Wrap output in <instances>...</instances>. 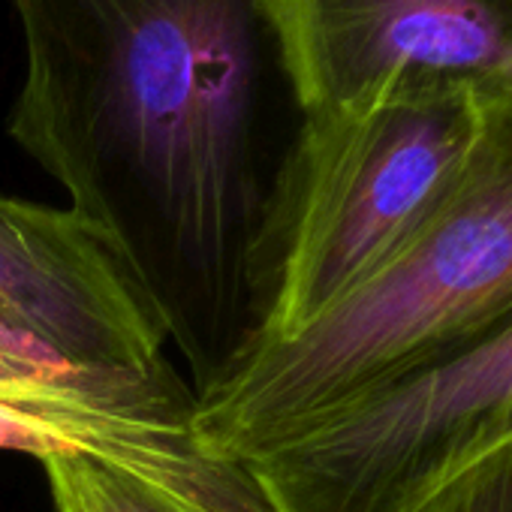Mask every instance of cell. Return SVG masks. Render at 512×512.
Listing matches in <instances>:
<instances>
[{
	"label": "cell",
	"instance_id": "6da1fadb",
	"mask_svg": "<svg viewBox=\"0 0 512 512\" xmlns=\"http://www.w3.org/2000/svg\"><path fill=\"white\" fill-rule=\"evenodd\" d=\"M7 130L115 253L196 398L266 332L302 112L266 0H13Z\"/></svg>",
	"mask_w": 512,
	"mask_h": 512
},
{
	"label": "cell",
	"instance_id": "ba28073f",
	"mask_svg": "<svg viewBox=\"0 0 512 512\" xmlns=\"http://www.w3.org/2000/svg\"><path fill=\"white\" fill-rule=\"evenodd\" d=\"M40 464L55 512H196L175 494L91 458L49 455Z\"/></svg>",
	"mask_w": 512,
	"mask_h": 512
},
{
	"label": "cell",
	"instance_id": "8992f818",
	"mask_svg": "<svg viewBox=\"0 0 512 512\" xmlns=\"http://www.w3.org/2000/svg\"><path fill=\"white\" fill-rule=\"evenodd\" d=\"M302 118L512 79V0H266Z\"/></svg>",
	"mask_w": 512,
	"mask_h": 512
},
{
	"label": "cell",
	"instance_id": "3957f363",
	"mask_svg": "<svg viewBox=\"0 0 512 512\" xmlns=\"http://www.w3.org/2000/svg\"><path fill=\"white\" fill-rule=\"evenodd\" d=\"M476 118L467 88H404L302 118L281 193L272 311L256 344L308 329L395 260L449 199Z\"/></svg>",
	"mask_w": 512,
	"mask_h": 512
},
{
	"label": "cell",
	"instance_id": "9c48e42d",
	"mask_svg": "<svg viewBox=\"0 0 512 512\" xmlns=\"http://www.w3.org/2000/svg\"><path fill=\"white\" fill-rule=\"evenodd\" d=\"M419 512H512V440L461 470Z\"/></svg>",
	"mask_w": 512,
	"mask_h": 512
},
{
	"label": "cell",
	"instance_id": "7a4b0ae2",
	"mask_svg": "<svg viewBox=\"0 0 512 512\" xmlns=\"http://www.w3.org/2000/svg\"><path fill=\"white\" fill-rule=\"evenodd\" d=\"M476 109L449 199L395 260L308 329L247 350L196 398L208 455L241 461L512 320V79L476 94Z\"/></svg>",
	"mask_w": 512,
	"mask_h": 512
},
{
	"label": "cell",
	"instance_id": "277c9868",
	"mask_svg": "<svg viewBox=\"0 0 512 512\" xmlns=\"http://www.w3.org/2000/svg\"><path fill=\"white\" fill-rule=\"evenodd\" d=\"M512 440V320L389 377L238 464L272 512H419Z\"/></svg>",
	"mask_w": 512,
	"mask_h": 512
},
{
	"label": "cell",
	"instance_id": "52a82bcc",
	"mask_svg": "<svg viewBox=\"0 0 512 512\" xmlns=\"http://www.w3.org/2000/svg\"><path fill=\"white\" fill-rule=\"evenodd\" d=\"M0 329L97 368L166 362L160 320L94 229L13 196H0Z\"/></svg>",
	"mask_w": 512,
	"mask_h": 512
},
{
	"label": "cell",
	"instance_id": "5b68a950",
	"mask_svg": "<svg viewBox=\"0 0 512 512\" xmlns=\"http://www.w3.org/2000/svg\"><path fill=\"white\" fill-rule=\"evenodd\" d=\"M193 413L196 392L169 359L148 371L97 368L0 329V449L91 458L196 512H272L238 461L199 446Z\"/></svg>",
	"mask_w": 512,
	"mask_h": 512
}]
</instances>
